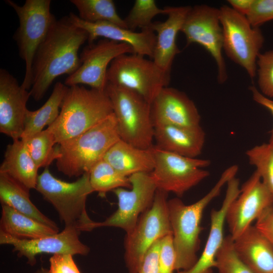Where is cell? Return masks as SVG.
<instances>
[{
    "mask_svg": "<svg viewBox=\"0 0 273 273\" xmlns=\"http://www.w3.org/2000/svg\"><path fill=\"white\" fill-rule=\"evenodd\" d=\"M105 91L112 105L122 140L141 149L151 147L154 140L151 105L138 93L107 83Z\"/></svg>",
    "mask_w": 273,
    "mask_h": 273,
    "instance_id": "obj_6",
    "label": "cell"
},
{
    "mask_svg": "<svg viewBox=\"0 0 273 273\" xmlns=\"http://www.w3.org/2000/svg\"><path fill=\"white\" fill-rule=\"evenodd\" d=\"M49 261V273H81L71 254H54Z\"/></svg>",
    "mask_w": 273,
    "mask_h": 273,
    "instance_id": "obj_38",
    "label": "cell"
},
{
    "mask_svg": "<svg viewBox=\"0 0 273 273\" xmlns=\"http://www.w3.org/2000/svg\"><path fill=\"white\" fill-rule=\"evenodd\" d=\"M29 90L19 85L16 78L0 70V132L13 141L21 139L24 129Z\"/></svg>",
    "mask_w": 273,
    "mask_h": 273,
    "instance_id": "obj_17",
    "label": "cell"
},
{
    "mask_svg": "<svg viewBox=\"0 0 273 273\" xmlns=\"http://www.w3.org/2000/svg\"><path fill=\"white\" fill-rule=\"evenodd\" d=\"M236 251L253 273H273V247L255 226L234 240Z\"/></svg>",
    "mask_w": 273,
    "mask_h": 273,
    "instance_id": "obj_23",
    "label": "cell"
},
{
    "mask_svg": "<svg viewBox=\"0 0 273 273\" xmlns=\"http://www.w3.org/2000/svg\"><path fill=\"white\" fill-rule=\"evenodd\" d=\"M89 174L90 184L94 192L103 195L119 188H131L129 177L119 173L104 159L97 163Z\"/></svg>",
    "mask_w": 273,
    "mask_h": 273,
    "instance_id": "obj_31",
    "label": "cell"
},
{
    "mask_svg": "<svg viewBox=\"0 0 273 273\" xmlns=\"http://www.w3.org/2000/svg\"><path fill=\"white\" fill-rule=\"evenodd\" d=\"M70 2L76 8L78 16L84 21L108 22L127 28L112 0H71Z\"/></svg>",
    "mask_w": 273,
    "mask_h": 273,
    "instance_id": "obj_29",
    "label": "cell"
},
{
    "mask_svg": "<svg viewBox=\"0 0 273 273\" xmlns=\"http://www.w3.org/2000/svg\"><path fill=\"white\" fill-rule=\"evenodd\" d=\"M256 74L258 90L273 99V50L260 53L257 60Z\"/></svg>",
    "mask_w": 273,
    "mask_h": 273,
    "instance_id": "obj_35",
    "label": "cell"
},
{
    "mask_svg": "<svg viewBox=\"0 0 273 273\" xmlns=\"http://www.w3.org/2000/svg\"><path fill=\"white\" fill-rule=\"evenodd\" d=\"M0 200L37 221L59 231L55 221L41 212L30 199L29 190L5 173H0Z\"/></svg>",
    "mask_w": 273,
    "mask_h": 273,
    "instance_id": "obj_26",
    "label": "cell"
},
{
    "mask_svg": "<svg viewBox=\"0 0 273 273\" xmlns=\"http://www.w3.org/2000/svg\"><path fill=\"white\" fill-rule=\"evenodd\" d=\"M22 140L25 142L38 168L47 167L59 156L56 138L50 126L29 138Z\"/></svg>",
    "mask_w": 273,
    "mask_h": 273,
    "instance_id": "obj_30",
    "label": "cell"
},
{
    "mask_svg": "<svg viewBox=\"0 0 273 273\" xmlns=\"http://www.w3.org/2000/svg\"><path fill=\"white\" fill-rule=\"evenodd\" d=\"M180 31L185 36L187 46L199 44L211 55L216 64L218 81L224 83L228 73L222 53L223 32L219 9L207 5L191 7Z\"/></svg>",
    "mask_w": 273,
    "mask_h": 273,
    "instance_id": "obj_12",
    "label": "cell"
},
{
    "mask_svg": "<svg viewBox=\"0 0 273 273\" xmlns=\"http://www.w3.org/2000/svg\"><path fill=\"white\" fill-rule=\"evenodd\" d=\"M216 261L218 273H253L237 254L230 235L224 237Z\"/></svg>",
    "mask_w": 273,
    "mask_h": 273,
    "instance_id": "obj_34",
    "label": "cell"
},
{
    "mask_svg": "<svg viewBox=\"0 0 273 273\" xmlns=\"http://www.w3.org/2000/svg\"><path fill=\"white\" fill-rule=\"evenodd\" d=\"M88 34L65 17L56 20L35 55L32 86L29 92L40 101L58 76L74 73L81 65L78 51Z\"/></svg>",
    "mask_w": 273,
    "mask_h": 273,
    "instance_id": "obj_1",
    "label": "cell"
},
{
    "mask_svg": "<svg viewBox=\"0 0 273 273\" xmlns=\"http://www.w3.org/2000/svg\"><path fill=\"white\" fill-rule=\"evenodd\" d=\"M223 32V50L234 62L243 68L253 79L264 38L259 28L253 27L246 16L223 5L219 8Z\"/></svg>",
    "mask_w": 273,
    "mask_h": 273,
    "instance_id": "obj_9",
    "label": "cell"
},
{
    "mask_svg": "<svg viewBox=\"0 0 273 273\" xmlns=\"http://www.w3.org/2000/svg\"><path fill=\"white\" fill-rule=\"evenodd\" d=\"M160 239L157 240L146 253L138 273H159L158 256Z\"/></svg>",
    "mask_w": 273,
    "mask_h": 273,
    "instance_id": "obj_39",
    "label": "cell"
},
{
    "mask_svg": "<svg viewBox=\"0 0 273 273\" xmlns=\"http://www.w3.org/2000/svg\"><path fill=\"white\" fill-rule=\"evenodd\" d=\"M269 143L271 145V146L273 148V130L272 129H271V132H270V135Z\"/></svg>",
    "mask_w": 273,
    "mask_h": 273,
    "instance_id": "obj_44",
    "label": "cell"
},
{
    "mask_svg": "<svg viewBox=\"0 0 273 273\" xmlns=\"http://www.w3.org/2000/svg\"><path fill=\"white\" fill-rule=\"evenodd\" d=\"M256 221L255 226L273 247V206L264 210Z\"/></svg>",
    "mask_w": 273,
    "mask_h": 273,
    "instance_id": "obj_40",
    "label": "cell"
},
{
    "mask_svg": "<svg viewBox=\"0 0 273 273\" xmlns=\"http://www.w3.org/2000/svg\"><path fill=\"white\" fill-rule=\"evenodd\" d=\"M254 0H229L230 6L238 13L246 16L250 12Z\"/></svg>",
    "mask_w": 273,
    "mask_h": 273,
    "instance_id": "obj_42",
    "label": "cell"
},
{
    "mask_svg": "<svg viewBox=\"0 0 273 273\" xmlns=\"http://www.w3.org/2000/svg\"><path fill=\"white\" fill-rule=\"evenodd\" d=\"M80 234L75 229L65 227L62 231L53 235L21 240L0 233V244L12 245L19 257H24L27 263L33 266L36 263V256L42 253L87 255L90 249L79 240Z\"/></svg>",
    "mask_w": 273,
    "mask_h": 273,
    "instance_id": "obj_16",
    "label": "cell"
},
{
    "mask_svg": "<svg viewBox=\"0 0 273 273\" xmlns=\"http://www.w3.org/2000/svg\"><path fill=\"white\" fill-rule=\"evenodd\" d=\"M157 148L183 156L196 158L202 153L205 133L200 125H161L154 127Z\"/></svg>",
    "mask_w": 273,
    "mask_h": 273,
    "instance_id": "obj_22",
    "label": "cell"
},
{
    "mask_svg": "<svg viewBox=\"0 0 273 273\" xmlns=\"http://www.w3.org/2000/svg\"><path fill=\"white\" fill-rule=\"evenodd\" d=\"M226 185L225 195L221 207L211 212L210 231L201 256L192 267L178 271L177 273H212L213 268L216 267V256L224 239L223 230L226 212L241 191L239 180L236 177L231 179Z\"/></svg>",
    "mask_w": 273,
    "mask_h": 273,
    "instance_id": "obj_20",
    "label": "cell"
},
{
    "mask_svg": "<svg viewBox=\"0 0 273 273\" xmlns=\"http://www.w3.org/2000/svg\"><path fill=\"white\" fill-rule=\"evenodd\" d=\"M107 80V83L134 91L151 105L162 89L168 86L170 74L145 56L124 54L111 62Z\"/></svg>",
    "mask_w": 273,
    "mask_h": 273,
    "instance_id": "obj_8",
    "label": "cell"
},
{
    "mask_svg": "<svg viewBox=\"0 0 273 273\" xmlns=\"http://www.w3.org/2000/svg\"><path fill=\"white\" fill-rule=\"evenodd\" d=\"M176 261L172 234L160 239L158 256L159 273H173Z\"/></svg>",
    "mask_w": 273,
    "mask_h": 273,
    "instance_id": "obj_36",
    "label": "cell"
},
{
    "mask_svg": "<svg viewBox=\"0 0 273 273\" xmlns=\"http://www.w3.org/2000/svg\"><path fill=\"white\" fill-rule=\"evenodd\" d=\"M131 189L119 188L112 191L118 200L117 210L102 222H95V228L114 226L130 233L141 215L153 204L157 190L150 173L139 172L130 175Z\"/></svg>",
    "mask_w": 273,
    "mask_h": 273,
    "instance_id": "obj_13",
    "label": "cell"
},
{
    "mask_svg": "<svg viewBox=\"0 0 273 273\" xmlns=\"http://www.w3.org/2000/svg\"><path fill=\"white\" fill-rule=\"evenodd\" d=\"M167 193L157 189L151 207L142 213L124 240V259L128 273H138L143 258L158 240L172 234Z\"/></svg>",
    "mask_w": 273,
    "mask_h": 273,
    "instance_id": "obj_10",
    "label": "cell"
},
{
    "mask_svg": "<svg viewBox=\"0 0 273 273\" xmlns=\"http://www.w3.org/2000/svg\"><path fill=\"white\" fill-rule=\"evenodd\" d=\"M103 159L119 173L128 177L139 172L151 173L155 165L150 148L141 149L121 139L109 149Z\"/></svg>",
    "mask_w": 273,
    "mask_h": 273,
    "instance_id": "obj_24",
    "label": "cell"
},
{
    "mask_svg": "<svg viewBox=\"0 0 273 273\" xmlns=\"http://www.w3.org/2000/svg\"><path fill=\"white\" fill-rule=\"evenodd\" d=\"M167 7L159 8L154 0H136L133 7L124 18L127 28L134 31L136 28H150L152 19L159 14L167 15Z\"/></svg>",
    "mask_w": 273,
    "mask_h": 273,
    "instance_id": "obj_32",
    "label": "cell"
},
{
    "mask_svg": "<svg viewBox=\"0 0 273 273\" xmlns=\"http://www.w3.org/2000/svg\"><path fill=\"white\" fill-rule=\"evenodd\" d=\"M238 169L237 165L226 168L210 191L192 204L186 205L178 198L168 200V215L176 255L175 270L189 269L197 261L196 253L199 247L201 222L204 209L219 195L223 187L236 177Z\"/></svg>",
    "mask_w": 273,
    "mask_h": 273,
    "instance_id": "obj_2",
    "label": "cell"
},
{
    "mask_svg": "<svg viewBox=\"0 0 273 273\" xmlns=\"http://www.w3.org/2000/svg\"><path fill=\"white\" fill-rule=\"evenodd\" d=\"M38 169L23 140H14L7 146L0 173L8 175L30 190L36 188Z\"/></svg>",
    "mask_w": 273,
    "mask_h": 273,
    "instance_id": "obj_25",
    "label": "cell"
},
{
    "mask_svg": "<svg viewBox=\"0 0 273 273\" xmlns=\"http://www.w3.org/2000/svg\"><path fill=\"white\" fill-rule=\"evenodd\" d=\"M34 273H49V269L41 267L37 269Z\"/></svg>",
    "mask_w": 273,
    "mask_h": 273,
    "instance_id": "obj_43",
    "label": "cell"
},
{
    "mask_svg": "<svg viewBox=\"0 0 273 273\" xmlns=\"http://www.w3.org/2000/svg\"><path fill=\"white\" fill-rule=\"evenodd\" d=\"M246 154L273 196V148L269 143H263L249 149Z\"/></svg>",
    "mask_w": 273,
    "mask_h": 273,
    "instance_id": "obj_33",
    "label": "cell"
},
{
    "mask_svg": "<svg viewBox=\"0 0 273 273\" xmlns=\"http://www.w3.org/2000/svg\"><path fill=\"white\" fill-rule=\"evenodd\" d=\"M240 189V194L229 206L225 217L233 240L240 236L264 210L273 206V196L256 171Z\"/></svg>",
    "mask_w": 273,
    "mask_h": 273,
    "instance_id": "obj_15",
    "label": "cell"
},
{
    "mask_svg": "<svg viewBox=\"0 0 273 273\" xmlns=\"http://www.w3.org/2000/svg\"><path fill=\"white\" fill-rule=\"evenodd\" d=\"M35 189L55 208L65 227L80 233L95 229L96 221L90 218L86 209L87 198L94 192L89 173L69 183L53 176L47 167L38 175Z\"/></svg>",
    "mask_w": 273,
    "mask_h": 273,
    "instance_id": "obj_5",
    "label": "cell"
},
{
    "mask_svg": "<svg viewBox=\"0 0 273 273\" xmlns=\"http://www.w3.org/2000/svg\"><path fill=\"white\" fill-rule=\"evenodd\" d=\"M154 127L161 125L199 126L201 116L194 102L183 92L166 86L151 104Z\"/></svg>",
    "mask_w": 273,
    "mask_h": 273,
    "instance_id": "obj_18",
    "label": "cell"
},
{
    "mask_svg": "<svg viewBox=\"0 0 273 273\" xmlns=\"http://www.w3.org/2000/svg\"><path fill=\"white\" fill-rule=\"evenodd\" d=\"M246 17L253 27L257 28L272 20L273 0H254Z\"/></svg>",
    "mask_w": 273,
    "mask_h": 273,
    "instance_id": "obj_37",
    "label": "cell"
},
{
    "mask_svg": "<svg viewBox=\"0 0 273 273\" xmlns=\"http://www.w3.org/2000/svg\"><path fill=\"white\" fill-rule=\"evenodd\" d=\"M6 3L16 12L19 26L14 34L21 58L25 62V75L21 84L24 89H31L32 64L35 55L56 20L51 12L50 0H26L22 6L11 0Z\"/></svg>",
    "mask_w": 273,
    "mask_h": 273,
    "instance_id": "obj_7",
    "label": "cell"
},
{
    "mask_svg": "<svg viewBox=\"0 0 273 273\" xmlns=\"http://www.w3.org/2000/svg\"><path fill=\"white\" fill-rule=\"evenodd\" d=\"M0 233L21 240H32L51 236L59 231L2 204Z\"/></svg>",
    "mask_w": 273,
    "mask_h": 273,
    "instance_id": "obj_27",
    "label": "cell"
},
{
    "mask_svg": "<svg viewBox=\"0 0 273 273\" xmlns=\"http://www.w3.org/2000/svg\"><path fill=\"white\" fill-rule=\"evenodd\" d=\"M120 139L113 113L83 133L57 144L59 152L56 160L57 169L69 177L89 173Z\"/></svg>",
    "mask_w": 273,
    "mask_h": 273,
    "instance_id": "obj_3",
    "label": "cell"
},
{
    "mask_svg": "<svg viewBox=\"0 0 273 273\" xmlns=\"http://www.w3.org/2000/svg\"><path fill=\"white\" fill-rule=\"evenodd\" d=\"M150 149L155 162L150 175L158 190L180 197L210 174L203 169L210 165L209 160L183 156L154 145Z\"/></svg>",
    "mask_w": 273,
    "mask_h": 273,
    "instance_id": "obj_11",
    "label": "cell"
},
{
    "mask_svg": "<svg viewBox=\"0 0 273 273\" xmlns=\"http://www.w3.org/2000/svg\"><path fill=\"white\" fill-rule=\"evenodd\" d=\"M76 26L86 31L88 44L93 43L99 37L125 43L132 48L134 54L153 59L156 43V34L151 28L137 32L108 22L90 23L81 20L72 12L68 16Z\"/></svg>",
    "mask_w": 273,
    "mask_h": 273,
    "instance_id": "obj_19",
    "label": "cell"
},
{
    "mask_svg": "<svg viewBox=\"0 0 273 273\" xmlns=\"http://www.w3.org/2000/svg\"><path fill=\"white\" fill-rule=\"evenodd\" d=\"M59 115L50 126L57 144L75 137L113 113L105 90L79 85L68 87Z\"/></svg>",
    "mask_w": 273,
    "mask_h": 273,
    "instance_id": "obj_4",
    "label": "cell"
},
{
    "mask_svg": "<svg viewBox=\"0 0 273 273\" xmlns=\"http://www.w3.org/2000/svg\"><path fill=\"white\" fill-rule=\"evenodd\" d=\"M68 86L57 82L45 103L35 111L27 110L24 129L21 139L26 140L42 131L45 126L52 124L58 118L59 109Z\"/></svg>",
    "mask_w": 273,
    "mask_h": 273,
    "instance_id": "obj_28",
    "label": "cell"
},
{
    "mask_svg": "<svg viewBox=\"0 0 273 273\" xmlns=\"http://www.w3.org/2000/svg\"><path fill=\"white\" fill-rule=\"evenodd\" d=\"M250 90L253 100L258 104L267 109L273 116V100L263 96L254 85L250 87ZM272 129L273 130V127Z\"/></svg>",
    "mask_w": 273,
    "mask_h": 273,
    "instance_id": "obj_41",
    "label": "cell"
},
{
    "mask_svg": "<svg viewBox=\"0 0 273 273\" xmlns=\"http://www.w3.org/2000/svg\"><path fill=\"white\" fill-rule=\"evenodd\" d=\"M124 54H134L131 47L125 43L103 38L88 44L80 54V67L66 78L64 84L68 87L83 84L92 88L105 90L110 63Z\"/></svg>",
    "mask_w": 273,
    "mask_h": 273,
    "instance_id": "obj_14",
    "label": "cell"
},
{
    "mask_svg": "<svg viewBox=\"0 0 273 273\" xmlns=\"http://www.w3.org/2000/svg\"><path fill=\"white\" fill-rule=\"evenodd\" d=\"M167 7L168 12L166 20L153 22L150 28L156 33L152 59L161 69L170 73L173 60L180 53L176 44V37L191 6Z\"/></svg>",
    "mask_w": 273,
    "mask_h": 273,
    "instance_id": "obj_21",
    "label": "cell"
}]
</instances>
